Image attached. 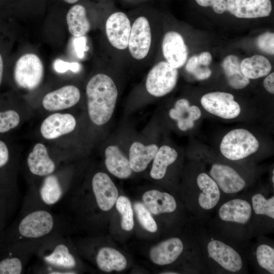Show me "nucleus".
Masks as SVG:
<instances>
[{
	"mask_svg": "<svg viewBox=\"0 0 274 274\" xmlns=\"http://www.w3.org/2000/svg\"><path fill=\"white\" fill-rule=\"evenodd\" d=\"M161 49L165 61L171 66L180 68L186 63L188 50L183 36L176 30H168L163 35Z\"/></svg>",
	"mask_w": 274,
	"mask_h": 274,
	"instance_id": "nucleus-15",
	"label": "nucleus"
},
{
	"mask_svg": "<svg viewBox=\"0 0 274 274\" xmlns=\"http://www.w3.org/2000/svg\"><path fill=\"white\" fill-rule=\"evenodd\" d=\"M199 6L203 7H212L215 12L222 14L226 11V0H195Z\"/></svg>",
	"mask_w": 274,
	"mask_h": 274,
	"instance_id": "nucleus-40",
	"label": "nucleus"
},
{
	"mask_svg": "<svg viewBox=\"0 0 274 274\" xmlns=\"http://www.w3.org/2000/svg\"><path fill=\"white\" fill-rule=\"evenodd\" d=\"M19 122V115L15 110H0V133H6L15 128Z\"/></svg>",
	"mask_w": 274,
	"mask_h": 274,
	"instance_id": "nucleus-36",
	"label": "nucleus"
},
{
	"mask_svg": "<svg viewBox=\"0 0 274 274\" xmlns=\"http://www.w3.org/2000/svg\"><path fill=\"white\" fill-rule=\"evenodd\" d=\"M178 154L176 150L167 145L158 148L154 158L150 175L152 178L160 180L166 175L168 167L177 160Z\"/></svg>",
	"mask_w": 274,
	"mask_h": 274,
	"instance_id": "nucleus-29",
	"label": "nucleus"
},
{
	"mask_svg": "<svg viewBox=\"0 0 274 274\" xmlns=\"http://www.w3.org/2000/svg\"><path fill=\"white\" fill-rule=\"evenodd\" d=\"M259 147V143L252 133L246 129L237 128L224 136L220 150L227 159L237 161L255 153Z\"/></svg>",
	"mask_w": 274,
	"mask_h": 274,
	"instance_id": "nucleus-9",
	"label": "nucleus"
},
{
	"mask_svg": "<svg viewBox=\"0 0 274 274\" xmlns=\"http://www.w3.org/2000/svg\"><path fill=\"white\" fill-rule=\"evenodd\" d=\"M3 73V61L2 57L0 54V85L2 80Z\"/></svg>",
	"mask_w": 274,
	"mask_h": 274,
	"instance_id": "nucleus-44",
	"label": "nucleus"
},
{
	"mask_svg": "<svg viewBox=\"0 0 274 274\" xmlns=\"http://www.w3.org/2000/svg\"><path fill=\"white\" fill-rule=\"evenodd\" d=\"M79 89L74 85H66L47 93L43 99L44 108L55 111L71 108L80 100Z\"/></svg>",
	"mask_w": 274,
	"mask_h": 274,
	"instance_id": "nucleus-20",
	"label": "nucleus"
},
{
	"mask_svg": "<svg viewBox=\"0 0 274 274\" xmlns=\"http://www.w3.org/2000/svg\"><path fill=\"white\" fill-rule=\"evenodd\" d=\"M105 165L112 175L119 179H126L131 174L128 159L115 145L107 147L105 151Z\"/></svg>",
	"mask_w": 274,
	"mask_h": 274,
	"instance_id": "nucleus-25",
	"label": "nucleus"
},
{
	"mask_svg": "<svg viewBox=\"0 0 274 274\" xmlns=\"http://www.w3.org/2000/svg\"><path fill=\"white\" fill-rule=\"evenodd\" d=\"M54 68L56 72L59 73H63L68 70H71L74 73H77L80 70L81 65L78 62H68L57 59L54 62Z\"/></svg>",
	"mask_w": 274,
	"mask_h": 274,
	"instance_id": "nucleus-39",
	"label": "nucleus"
},
{
	"mask_svg": "<svg viewBox=\"0 0 274 274\" xmlns=\"http://www.w3.org/2000/svg\"><path fill=\"white\" fill-rule=\"evenodd\" d=\"M66 22L69 32L76 38L84 36L91 27L86 9L80 4L75 5L69 10L66 14Z\"/></svg>",
	"mask_w": 274,
	"mask_h": 274,
	"instance_id": "nucleus-27",
	"label": "nucleus"
},
{
	"mask_svg": "<svg viewBox=\"0 0 274 274\" xmlns=\"http://www.w3.org/2000/svg\"><path fill=\"white\" fill-rule=\"evenodd\" d=\"M158 150L154 144L145 145L139 142H133L129 150L128 160L132 170L139 173L146 169Z\"/></svg>",
	"mask_w": 274,
	"mask_h": 274,
	"instance_id": "nucleus-26",
	"label": "nucleus"
},
{
	"mask_svg": "<svg viewBox=\"0 0 274 274\" xmlns=\"http://www.w3.org/2000/svg\"><path fill=\"white\" fill-rule=\"evenodd\" d=\"M198 57L199 63L204 66L209 65L212 60V55L208 52H203Z\"/></svg>",
	"mask_w": 274,
	"mask_h": 274,
	"instance_id": "nucleus-43",
	"label": "nucleus"
},
{
	"mask_svg": "<svg viewBox=\"0 0 274 274\" xmlns=\"http://www.w3.org/2000/svg\"><path fill=\"white\" fill-rule=\"evenodd\" d=\"M240 65L243 74L249 79L266 76L271 71V65L268 59L258 54L244 59Z\"/></svg>",
	"mask_w": 274,
	"mask_h": 274,
	"instance_id": "nucleus-31",
	"label": "nucleus"
},
{
	"mask_svg": "<svg viewBox=\"0 0 274 274\" xmlns=\"http://www.w3.org/2000/svg\"><path fill=\"white\" fill-rule=\"evenodd\" d=\"M226 11L239 18L268 16L272 11L271 0H226Z\"/></svg>",
	"mask_w": 274,
	"mask_h": 274,
	"instance_id": "nucleus-17",
	"label": "nucleus"
},
{
	"mask_svg": "<svg viewBox=\"0 0 274 274\" xmlns=\"http://www.w3.org/2000/svg\"><path fill=\"white\" fill-rule=\"evenodd\" d=\"M11 161L10 152L7 144L0 139V192H16L8 177L4 174Z\"/></svg>",
	"mask_w": 274,
	"mask_h": 274,
	"instance_id": "nucleus-33",
	"label": "nucleus"
},
{
	"mask_svg": "<svg viewBox=\"0 0 274 274\" xmlns=\"http://www.w3.org/2000/svg\"><path fill=\"white\" fill-rule=\"evenodd\" d=\"M256 45L263 52L271 55L274 54V34L266 32L259 36L256 39Z\"/></svg>",
	"mask_w": 274,
	"mask_h": 274,
	"instance_id": "nucleus-38",
	"label": "nucleus"
},
{
	"mask_svg": "<svg viewBox=\"0 0 274 274\" xmlns=\"http://www.w3.org/2000/svg\"><path fill=\"white\" fill-rule=\"evenodd\" d=\"M76 125V119L71 114L55 113L44 120L41 132L45 139H54L72 132Z\"/></svg>",
	"mask_w": 274,
	"mask_h": 274,
	"instance_id": "nucleus-21",
	"label": "nucleus"
},
{
	"mask_svg": "<svg viewBox=\"0 0 274 274\" xmlns=\"http://www.w3.org/2000/svg\"><path fill=\"white\" fill-rule=\"evenodd\" d=\"M178 70L165 60L154 63L149 71L145 80V89L150 95L159 97L170 93L176 87Z\"/></svg>",
	"mask_w": 274,
	"mask_h": 274,
	"instance_id": "nucleus-11",
	"label": "nucleus"
},
{
	"mask_svg": "<svg viewBox=\"0 0 274 274\" xmlns=\"http://www.w3.org/2000/svg\"><path fill=\"white\" fill-rule=\"evenodd\" d=\"M169 115L172 119L177 121L178 127L181 130L186 131L193 127L194 121L200 117L201 113L198 107L190 106L187 99L181 98L176 102Z\"/></svg>",
	"mask_w": 274,
	"mask_h": 274,
	"instance_id": "nucleus-24",
	"label": "nucleus"
},
{
	"mask_svg": "<svg viewBox=\"0 0 274 274\" xmlns=\"http://www.w3.org/2000/svg\"><path fill=\"white\" fill-rule=\"evenodd\" d=\"M186 63V70L197 80H206L211 76V70L207 66H201L202 65L199 63L198 56H192Z\"/></svg>",
	"mask_w": 274,
	"mask_h": 274,
	"instance_id": "nucleus-37",
	"label": "nucleus"
},
{
	"mask_svg": "<svg viewBox=\"0 0 274 274\" xmlns=\"http://www.w3.org/2000/svg\"><path fill=\"white\" fill-rule=\"evenodd\" d=\"M129 15L131 29L127 48V63L142 67L150 64L156 44L155 16L150 6H143Z\"/></svg>",
	"mask_w": 274,
	"mask_h": 274,
	"instance_id": "nucleus-4",
	"label": "nucleus"
},
{
	"mask_svg": "<svg viewBox=\"0 0 274 274\" xmlns=\"http://www.w3.org/2000/svg\"><path fill=\"white\" fill-rule=\"evenodd\" d=\"M163 274H178L179 273L178 272H176L175 271H165L164 272H162Z\"/></svg>",
	"mask_w": 274,
	"mask_h": 274,
	"instance_id": "nucleus-47",
	"label": "nucleus"
},
{
	"mask_svg": "<svg viewBox=\"0 0 274 274\" xmlns=\"http://www.w3.org/2000/svg\"><path fill=\"white\" fill-rule=\"evenodd\" d=\"M134 209L138 220L141 226L150 232L157 230V225L150 212L142 203L138 202L134 204Z\"/></svg>",
	"mask_w": 274,
	"mask_h": 274,
	"instance_id": "nucleus-35",
	"label": "nucleus"
},
{
	"mask_svg": "<svg viewBox=\"0 0 274 274\" xmlns=\"http://www.w3.org/2000/svg\"><path fill=\"white\" fill-rule=\"evenodd\" d=\"M130 29L131 21L127 13L116 10L108 14L104 24L105 35L108 52L115 64L127 63Z\"/></svg>",
	"mask_w": 274,
	"mask_h": 274,
	"instance_id": "nucleus-7",
	"label": "nucleus"
},
{
	"mask_svg": "<svg viewBox=\"0 0 274 274\" xmlns=\"http://www.w3.org/2000/svg\"><path fill=\"white\" fill-rule=\"evenodd\" d=\"M27 164L30 173L36 176L46 177L54 172L56 165L48 155L46 147L42 144L35 145L29 153Z\"/></svg>",
	"mask_w": 274,
	"mask_h": 274,
	"instance_id": "nucleus-23",
	"label": "nucleus"
},
{
	"mask_svg": "<svg viewBox=\"0 0 274 274\" xmlns=\"http://www.w3.org/2000/svg\"><path fill=\"white\" fill-rule=\"evenodd\" d=\"M63 1L68 4H75L79 0H63Z\"/></svg>",
	"mask_w": 274,
	"mask_h": 274,
	"instance_id": "nucleus-45",
	"label": "nucleus"
},
{
	"mask_svg": "<svg viewBox=\"0 0 274 274\" xmlns=\"http://www.w3.org/2000/svg\"><path fill=\"white\" fill-rule=\"evenodd\" d=\"M95 261L98 268L107 272L123 270L127 265L125 257L118 251L110 247L100 248L96 254Z\"/></svg>",
	"mask_w": 274,
	"mask_h": 274,
	"instance_id": "nucleus-28",
	"label": "nucleus"
},
{
	"mask_svg": "<svg viewBox=\"0 0 274 274\" xmlns=\"http://www.w3.org/2000/svg\"><path fill=\"white\" fill-rule=\"evenodd\" d=\"M207 224L220 235L242 247L253 237V212L248 194L221 201Z\"/></svg>",
	"mask_w": 274,
	"mask_h": 274,
	"instance_id": "nucleus-3",
	"label": "nucleus"
},
{
	"mask_svg": "<svg viewBox=\"0 0 274 274\" xmlns=\"http://www.w3.org/2000/svg\"><path fill=\"white\" fill-rule=\"evenodd\" d=\"M86 93L91 121L96 125L105 124L112 118L118 96L114 80L108 74L97 73L87 83Z\"/></svg>",
	"mask_w": 274,
	"mask_h": 274,
	"instance_id": "nucleus-6",
	"label": "nucleus"
},
{
	"mask_svg": "<svg viewBox=\"0 0 274 274\" xmlns=\"http://www.w3.org/2000/svg\"><path fill=\"white\" fill-rule=\"evenodd\" d=\"M265 89L271 94L274 93V73L269 74L263 81Z\"/></svg>",
	"mask_w": 274,
	"mask_h": 274,
	"instance_id": "nucleus-42",
	"label": "nucleus"
},
{
	"mask_svg": "<svg viewBox=\"0 0 274 274\" xmlns=\"http://www.w3.org/2000/svg\"><path fill=\"white\" fill-rule=\"evenodd\" d=\"M43 75V64L35 54H25L16 63L14 78L17 85L20 87L28 90L36 89L40 84Z\"/></svg>",
	"mask_w": 274,
	"mask_h": 274,
	"instance_id": "nucleus-13",
	"label": "nucleus"
},
{
	"mask_svg": "<svg viewBox=\"0 0 274 274\" xmlns=\"http://www.w3.org/2000/svg\"><path fill=\"white\" fill-rule=\"evenodd\" d=\"M239 58L233 55L227 56L222 63V66L228 83L233 89H242L248 86L250 80L243 74Z\"/></svg>",
	"mask_w": 274,
	"mask_h": 274,
	"instance_id": "nucleus-30",
	"label": "nucleus"
},
{
	"mask_svg": "<svg viewBox=\"0 0 274 274\" xmlns=\"http://www.w3.org/2000/svg\"><path fill=\"white\" fill-rule=\"evenodd\" d=\"M191 235L203 271L213 273H247L243 247L228 240L207 223L194 219Z\"/></svg>",
	"mask_w": 274,
	"mask_h": 274,
	"instance_id": "nucleus-1",
	"label": "nucleus"
},
{
	"mask_svg": "<svg viewBox=\"0 0 274 274\" xmlns=\"http://www.w3.org/2000/svg\"><path fill=\"white\" fill-rule=\"evenodd\" d=\"M184 248L181 239L172 237L153 247L150 250L149 256L151 260L157 265H169L178 260Z\"/></svg>",
	"mask_w": 274,
	"mask_h": 274,
	"instance_id": "nucleus-19",
	"label": "nucleus"
},
{
	"mask_svg": "<svg viewBox=\"0 0 274 274\" xmlns=\"http://www.w3.org/2000/svg\"><path fill=\"white\" fill-rule=\"evenodd\" d=\"M91 188L98 207L103 211L111 210L116 203L118 192L110 177L105 173H96L91 180Z\"/></svg>",
	"mask_w": 274,
	"mask_h": 274,
	"instance_id": "nucleus-16",
	"label": "nucleus"
},
{
	"mask_svg": "<svg viewBox=\"0 0 274 274\" xmlns=\"http://www.w3.org/2000/svg\"><path fill=\"white\" fill-rule=\"evenodd\" d=\"M256 243L250 248L249 258L260 273H274V247L263 235L258 236Z\"/></svg>",
	"mask_w": 274,
	"mask_h": 274,
	"instance_id": "nucleus-18",
	"label": "nucleus"
},
{
	"mask_svg": "<svg viewBox=\"0 0 274 274\" xmlns=\"http://www.w3.org/2000/svg\"><path fill=\"white\" fill-rule=\"evenodd\" d=\"M200 103L204 109L215 116L225 119L237 117L241 113V107L229 93L215 91L203 95Z\"/></svg>",
	"mask_w": 274,
	"mask_h": 274,
	"instance_id": "nucleus-14",
	"label": "nucleus"
},
{
	"mask_svg": "<svg viewBox=\"0 0 274 274\" xmlns=\"http://www.w3.org/2000/svg\"><path fill=\"white\" fill-rule=\"evenodd\" d=\"M116 209L121 215V226L124 230L130 231L134 226L133 214L129 199L124 196H119L116 202Z\"/></svg>",
	"mask_w": 274,
	"mask_h": 274,
	"instance_id": "nucleus-34",
	"label": "nucleus"
},
{
	"mask_svg": "<svg viewBox=\"0 0 274 274\" xmlns=\"http://www.w3.org/2000/svg\"><path fill=\"white\" fill-rule=\"evenodd\" d=\"M252 206L253 237L272 232L274 223V195L257 191L248 194Z\"/></svg>",
	"mask_w": 274,
	"mask_h": 274,
	"instance_id": "nucleus-10",
	"label": "nucleus"
},
{
	"mask_svg": "<svg viewBox=\"0 0 274 274\" xmlns=\"http://www.w3.org/2000/svg\"><path fill=\"white\" fill-rule=\"evenodd\" d=\"M42 239L0 245V274H21L43 242Z\"/></svg>",
	"mask_w": 274,
	"mask_h": 274,
	"instance_id": "nucleus-8",
	"label": "nucleus"
},
{
	"mask_svg": "<svg viewBox=\"0 0 274 274\" xmlns=\"http://www.w3.org/2000/svg\"><path fill=\"white\" fill-rule=\"evenodd\" d=\"M271 182L272 184V185L274 186V170L272 169V175L271 177Z\"/></svg>",
	"mask_w": 274,
	"mask_h": 274,
	"instance_id": "nucleus-46",
	"label": "nucleus"
},
{
	"mask_svg": "<svg viewBox=\"0 0 274 274\" xmlns=\"http://www.w3.org/2000/svg\"><path fill=\"white\" fill-rule=\"evenodd\" d=\"M74 44L77 56L79 58H82L84 56V52L87 50L85 38L84 36L76 38Z\"/></svg>",
	"mask_w": 274,
	"mask_h": 274,
	"instance_id": "nucleus-41",
	"label": "nucleus"
},
{
	"mask_svg": "<svg viewBox=\"0 0 274 274\" xmlns=\"http://www.w3.org/2000/svg\"><path fill=\"white\" fill-rule=\"evenodd\" d=\"M18 194L0 192V232L18 204Z\"/></svg>",
	"mask_w": 274,
	"mask_h": 274,
	"instance_id": "nucleus-32",
	"label": "nucleus"
},
{
	"mask_svg": "<svg viewBox=\"0 0 274 274\" xmlns=\"http://www.w3.org/2000/svg\"><path fill=\"white\" fill-rule=\"evenodd\" d=\"M65 235L56 234L44 239L35 256L39 263L33 268L36 273L76 274L75 256Z\"/></svg>",
	"mask_w": 274,
	"mask_h": 274,
	"instance_id": "nucleus-5",
	"label": "nucleus"
},
{
	"mask_svg": "<svg viewBox=\"0 0 274 274\" xmlns=\"http://www.w3.org/2000/svg\"><path fill=\"white\" fill-rule=\"evenodd\" d=\"M142 199L145 207L155 215L174 213L178 207L176 200L172 194L157 190L146 191Z\"/></svg>",
	"mask_w": 274,
	"mask_h": 274,
	"instance_id": "nucleus-22",
	"label": "nucleus"
},
{
	"mask_svg": "<svg viewBox=\"0 0 274 274\" xmlns=\"http://www.w3.org/2000/svg\"><path fill=\"white\" fill-rule=\"evenodd\" d=\"M67 219L55 213L31 193L24 199L20 214L5 231L0 232V245L42 239L56 234L65 235Z\"/></svg>",
	"mask_w": 274,
	"mask_h": 274,
	"instance_id": "nucleus-2",
	"label": "nucleus"
},
{
	"mask_svg": "<svg viewBox=\"0 0 274 274\" xmlns=\"http://www.w3.org/2000/svg\"><path fill=\"white\" fill-rule=\"evenodd\" d=\"M208 175L218 185L221 194V201L242 195L241 193L247 187L246 180L236 169L227 164H212Z\"/></svg>",
	"mask_w": 274,
	"mask_h": 274,
	"instance_id": "nucleus-12",
	"label": "nucleus"
}]
</instances>
